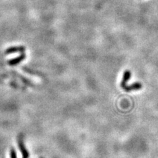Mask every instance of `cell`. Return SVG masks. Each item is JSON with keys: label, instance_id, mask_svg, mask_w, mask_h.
I'll use <instances>...</instances> for the list:
<instances>
[{"label": "cell", "instance_id": "obj_2", "mask_svg": "<svg viewBox=\"0 0 158 158\" xmlns=\"http://www.w3.org/2000/svg\"><path fill=\"white\" fill-rule=\"evenodd\" d=\"M25 47L24 46H12L9 47L6 50V54H11L15 53H24L25 52Z\"/></svg>", "mask_w": 158, "mask_h": 158}, {"label": "cell", "instance_id": "obj_1", "mask_svg": "<svg viewBox=\"0 0 158 158\" xmlns=\"http://www.w3.org/2000/svg\"><path fill=\"white\" fill-rule=\"evenodd\" d=\"M18 146H19L20 151H21V153H22L23 158H28L29 157L28 152L27 150V148H25V146H24V142H23V138L21 137H19V138Z\"/></svg>", "mask_w": 158, "mask_h": 158}, {"label": "cell", "instance_id": "obj_3", "mask_svg": "<svg viewBox=\"0 0 158 158\" xmlns=\"http://www.w3.org/2000/svg\"><path fill=\"white\" fill-rule=\"evenodd\" d=\"M25 58H26V55L24 53H23L21 54V55L19 56L18 57H15V58L11 59V60H9L8 61V64L11 66L17 65L21 62H22Z\"/></svg>", "mask_w": 158, "mask_h": 158}, {"label": "cell", "instance_id": "obj_4", "mask_svg": "<svg viewBox=\"0 0 158 158\" xmlns=\"http://www.w3.org/2000/svg\"><path fill=\"white\" fill-rule=\"evenodd\" d=\"M131 72L128 70L125 71L124 74H123V79L121 82V86L123 89H124L127 86V84L128 81H129V79L131 78Z\"/></svg>", "mask_w": 158, "mask_h": 158}, {"label": "cell", "instance_id": "obj_5", "mask_svg": "<svg viewBox=\"0 0 158 158\" xmlns=\"http://www.w3.org/2000/svg\"><path fill=\"white\" fill-rule=\"evenodd\" d=\"M142 88V85L140 82H135L131 85L127 86L124 88V90L126 92H131V91H134V90H138Z\"/></svg>", "mask_w": 158, "mask_h": 158}, {"label": "cell", "instance_id": "obj_6", "mask_svg": "<svg viewBox=\"0 0 158 158\" xmlns=\"http://www.w3.org/2000/svg\"><path fill=\"white\" fill-rule=\"evenodd\" d=\"M10 156H11V158H17L16 151L13 148H11L10 150Z\"/></svg>", "mask_w": 158, "mask_h": 158}]
</instances>
